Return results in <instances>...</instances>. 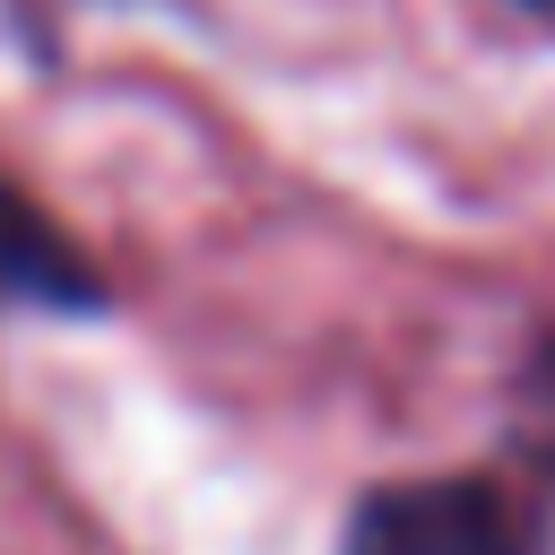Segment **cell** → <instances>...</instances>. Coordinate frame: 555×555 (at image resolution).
<instances>
[{
	"mask_svg": "<svg viewBox=\"0 0 555 555\" xmlns=\"http://www.w3.org/2000/svg\"><path fill=\"white\" fill-rule=\"evenodd\" d=\"M338 555H546V512L486 468L382 477L347 503Z\"/></svg>",
	"mask_w": 555,
	"mask_h": 555,
	"instance_id": "obj_1",
	"label": "cell"
},
{
	"mask_svg": "<svg viewBox=\"0 0 555 555\" xmlns=\"http://www.w3.org/2000/svg\"><path fill=\"white\" fill-rule=\"evenodd\" d=\"M9 312H35V321H104L113 312V286L104 269L78 251V234L0 173V321Z\"/></svg>",
	"mask_w": 555,
	"mask_h": 555,
	"instance_id": "obj_2",
	"label": "cell"
},
{
	"mask_svg": "<svg viewBox=\"0 0 555 555\" xmlns=\"http://www.w3.org/2000/svg\"><path fill=\"white\" fill-rule=\"evenodd\" d=\"M512 9H538V17H555V0H512Z\"/></svg>",
	"mask_w": 555,
	"mask_h": 555,
	"instance_id": "obj_3",
	"label": "cell"
}]
</instances>
